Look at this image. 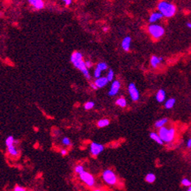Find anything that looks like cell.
Wrapping results in <instances>:
<instances>
[{"label":"cell","instance_id":"1","mask_svg":"<svg viewBox=\"0 0 191 191\" xmlns=\"http://www.w3.org/2000/svg\"><path fill=\"white\" fill-rule=\"evenodd\" d=\"M158 10L163 15V17L170 18L176 14V7L172 3L166 1H161L158 4Z\"/></svg>","mask_w":191,"mask_h":191},{"label":"cell","instance_id":"2","mask_svg":"<svg viewBox=\"0 0 191 191\" xmlns=\"http://www.w3.org/2000/svg\"><path fill=\"white\" fill-rule=\"evenodd\" d=\"M175 134H176V131H175L174 128H169L168 129L166 127H160L159 129V131H158V135L161 137V138L162 139V141L164 142H171L172 141H173L175 137Z\"/></svg>","mask_w":191,"mask_h":191},{"label":"cell","instance_id":"3","mask_svg":"<svg viewBox=\"0 0 191 191\" xmlns=\"http://www.w3.org/2000/svg\"><path fill=\"white\" fill-rule=\"evenodd\" d=\"M148 32L150 34V36L155 39H159L162 38L164 33H165V30L162 26L158 24H150L148 26Z\"/></svg>","mask_w":191,"mask_h":191},{"label":"cell","instance_id":"4","mask_svg":"<svg viewBox=\"0 0 191 191\" xmlns=\"http://www.w3.org/2000/svg\"><path fill=\"white\" fill-rule=\"evenodd\" d=\"M102 177L105 183H107L109 185H115L116 183V181H117V179H116V176H115V173L110 169L105 170L103 172Z\"/></svg>","mask_w":191,"mask_h":191},{"label":"cell","instance_id":"5","mask_svg":"<svg viewBox=\"0 0 191 191\" xmlns=\"http://www.w3.org/2000/svg\"><path fill=\"white\" fill-rule=\"evenodd\" d=\"M80 177L83 182H84L88 186H93L94 184V179L92 176V175H91L88 172H83L80 174Z\"/></svg>","mask_w":191,"mask_h":191},{"label":"cell","instance_id":"6","mask_svg":"<svg viewBox=\"0 0 191 191\" xmlns=\"http://www.w3.org/2000/svg\"><path fill=\"white\" fill-rule=\"evenodd\" d=\"M128 90H129V93L130 95L132 100L134 101H137L139 99V92L137 89H136V85H134V83H129V86H128Z\"/></svg>","mask_w":191,"mask_h":191},{"label":"cell","instance_id":"7","mask_svg":"<svg viewBox=\"0 0 191 191\" xmlns=\"http://www.w3.org/2000/svg\"><path fill=\"white\" fill-rule=\"evenodd\" d=\"M104 150V147L102 144H98L96 142H92L91 144V153L94 156H97L98 155Z\"/></svg>","mask_w":191,"mask_h":191},{"label":"cell","instance_id":"8","mask_svg":"<svg viewBox=\"0 0 191 191\" xmlns=\"http://www.w3.org/2000/svg\"><path fill=\"white\" fill-rule=\"evenodd\" d=\"M30 5L34 7L35 10H42L45 6L44 0H27Z\"/></svg>","mask_w":191,"mask_h":191},{"label":"cell","instance_id":"9","mask_svg":"<svg viewBox=\"0 0 191 191\" xmlns=\"http://www.w3.org/2000/svg\"><path fill=\"white\" fill-rule=\"evenodd\" d=\"M70 61L74 65V66L76 67L78 64L82 61V54L80 52L75 51L73 52L70 58Z\"/></svg>","mask_w":191,"mask_h":191},{"label":"cell","instance_id":"10","mask_svg":"<svg viewBox=\"0 0 191 191\" xmlns=\"http://www.w3.org/2000/svg\"><path fill=\"white\" fill-rule=\"evenodd\" d=\"M120 88V83L119 81H114L113 83L112 84V86H111V90L108 92V95L109 96H115L119 92Z\"/></svg>","mask_w":191,"mask_h":191},{"label":"cell","instance_id":"11","mask_svg":"<svg viewBox=\"0 0 191 191\" xmlns=\"http://www.w3.org/2000/svg\"><path fill=\"white\" fill-rule=\"evenodd\" d=\"M163 17V15L159 11L158 12H155L151 13V15L149 17V22L150 24H154L155 23L156 21H158L159 19H161Z\"/></svg>","mask_w":191,"mask_h":191},{"label":"cell","instance_id":"12","mask_svg":"<svg viewBox=\"0 0 191 191\" xmlns=\"http://www.w3.org/2000/svg\"><path fill=\"white\" fill-rule=\"evenodd\" d=\"M108 80L107 78H105V77H101V78H98L95 80L94 83H95V85L98 86V88H102L104 87L105 85H107Z\"/></svg>","mask_w":191,"mask_h":191},{"label":"cell","instance_id":"13","mask_svg":"<svg viewBox=\"0 0 191 191\" xmlns=\"http://www.w3.org/2000/svg\"><path fill=\"white\" fill-rule=\"evenodd\" d=\"M130 42H131V38H130V37H126L122 41V49L126 51H129Z\"/></svg>","mask_w":191,"mask_h":191},{"label":"cell","instance_id":"14","mask_svg":"<svg viewBox=\"0 0 191 191\" xmlns=\"http://www.w3.org/2000/svg\"><path fill=\"white\" fill-rule=\"evenodd\" d=\"M162 61V58H158L156 56H152L151 58H150V65L153 68H156L158 66V64H160L161 61Z\"/></svg>","mask_w":191,"mask_h":191},{"label":"cell","instance_id":"15","mask_svg":"<svg viewBox=\"0 0 191 191\" xmlns=\"http://www.w3.org/2000/svg\"><path fill=\"white\" fill-rule=\"evenodd\" d=\"M150 138H151L152 140H154L155 142H156L158 144H163V141L162 139L161 138V137L159 136V135H158V134H156V133L155 132H151L150 134Z\"/></svg>","mask_w":191,"mask_h":191},{"label":"cell","instance_id":"16","mask_svg":"<svg viewBox=\"0 0 191 191\" xmlns=\"http://www.w3.org/2000/svg\"><path fill=\"white\" fill-rule=\"evenodd\" d=\"M165 92L164 90H158V92H157V94H156V99H157V101L159 102V103H162L165 100Z\"/></svg>","mask_w":191,"mask_h":191},{"label":"cell","instance_id":"17","mask_svg":"<svg viewBox=\"0 0 191 191\" xmlns=\"http://www.w3.org/2000/svg\"><path fill=\"white\" fill-rule=\"evenodd\" d=\"M155 176L153 174V173H148L145 177V180L149 183H152L154 182L155 181Z\"/></svg>","mask_w":191,"mask_h":191},{"label":"cell","instance_id":"18","mask_svg":"<svg viewBox=\"0 0 191 191\" xmlns=\"http://www.w3.org/2000/svg\"><path fill=\"white\" fill-rule=\"evenodd\" d=\"M168 119L167 118H163V119H161V120H158L157 122L155 124V126L156 127H158V128H160V127H163L164 125L166 124V122H167Z\"/></svg>","mask_w":191,"mask_h":191},{"label":"cell","instance_id":"19","mask_svg":"<svg viewBox=\"0 0 191 191\" xmlns=\"http://www.w3.org/2000/svg\"><path fill=\"white\" fill-rule=\"evenodd\" d=\"M175 103H176V100H175V99H168L167 101L165 102V108H167V109L172 108V107L174 106Z\"/></svg>","mask_w":191,"mask_h":191},{"label":"cell","instance_id":"20","mask_svg":"<svg viewBox=\"0 0 191 191\" xmlns=\"http://www.w3.org/2000/svg\"><path fill=\"white\" fill-rule=\"evenodd\" d=\"M8 151L9 153L13 156H17L18 155V151H17V149H15V147L13 145H10V146H8Z\"/></svg>","mask_w":191,"mask_h":191},{"label":"cell","instance_id":"21","mask_svg":"<svg viewBox=\"0 0 191 191\" xmlns=\"http://www.w3.org/2000/svg\"><path fill=\"white\" fill-rule=\"evenodd\" d=\"M108 124H109V120H108V119H103V120H100L98 122V126L99 127H104Z\"/></svg>","mask_w":191,"mask_h":191},{"label":"cell","instance_id":"22","mask_svg":"<svg viewBox=\"0 0 191 191\" xmlns=\"http://www.w3.org/2000/svg\"><path fill=\"white\" fill-rule=\"evenodd\" d=\"M116 104L120 107H125L127 106V101L124 98H120L116 100Z\"/></svg>","mask_w":191,"mask_h":191},{"label":"cell","instance_id":"23","mask_svg":"<svg viewBox=\"0 0 191 191\" xmlns=\"http://www.w3.org/2000/svg\"><path fill=\"white\" fill-rule=\"evenodd\" d=\"M14 143V138L13 136H9L6 140V146H10V145H13Z\"/></svg>","mask_w":191,"mask_h":191},{"label":"cell","instance_id":"24","mask_svg":"<svg viewBox=\"0 0 191 191\" xmlns=\"http://www.w3.org/2000/svg\"><path fill=\"white\" fill-rule=\"evenodd\" d=\"M94 106V103L93 102H87L84 104V109L85 110H91V108H93Z\"/></svg>","mask_w":191,"mask_h":191},{"label":"cell","instance_id":"25","mask_svg":"<svg viewBox=\"0 0 191 191\" xmlns=\"http://www.w3.org/2000/svg\"><path fill=\"white\" fill-rule=\"evenodd\" d=\"M97 68L101 69V71H104L105 69H107V65L105 63H104V62H101V63H98Z\"/></svg>","mask_w":191,"mask_h":191},{"label":"cell","instance_id":"26","mask_svg":"<svg viewBox=\"0 0 191 191\" xmlns=\"http://www.w3.org/2000/svg\"><path fill=\"white\" fill-rule=\"evenodd\" d=\"M181 183L184 186H190L191 185V181L189 180L188 179H183L182 180Z\"/></svg>","mask_w":191,"mask_h":191},{"label":"cell","instance_id":"27","mask_svg":"<svg viewBox=\"0 0 191 191\" xmlns=\"http://www.w3.org/2000/svg\"><path fill=\"white\" fill-rule=\"evenodd\" d=\"M113 76H114V72H113L112 69H110L109 71H108V73L107 75V78L108 82H110V81H112V79H113Z\"/></svg>","mask_w":191,"mask_h":191},{"label":"cell","instance_id":"28","mask_svg":"<svg viewBox=\"0 0 191 191\" xmlns=\"http://www.w3.org/2000/svg\"><path fill=\"white\" fill-rule=\"evenodd\" d=\"M84 167L82 166V165H77L76 168H75V172H76V173H79V174H80L81 172H84Z\"/></svg>","mask_w":191,"mask_h":191},{"label":"cell","instance_id":"29","mask_svg":"<svg viewBox=\"0 0 191 191\" xmlns=\"http://www.w3.org/2000/svg\"><path fill=\"white\" fill-rule=\"evenodd\" d=\"M101 69H99L98 68H96L95 71H94V77L95 78H99L101 76Z\"/></svg>","mask_w":191,"mask_h":191},{"label":"cell","instance_id":"30","mask_svg":"<svg viewBox=\"0 0 191 191\" xmlns=\"http://www.w3.org/2000/svg\"><path fill=\"white\" fill-rule=\"evenodd\" d=\"M62 144H65V145H69L70 144V141L68 138H64L62 139Z\"/></svg>","mask_w":191,"mask_h":191},{"label":"cell","instance_id":"31","mask_svg":"<svg viewBox=\"0 0 191 191\" xmlns=\"http://www.w3.org/2000/svg\"><path fill=\"white\" fill-rule=\"evenodd\" d=\"M14 190L15 191H24L25 190V189H24V187H22V186H15Z\"/></svg>","mask_w":191,"mask_h":191},{"label":"cell","instance_id":"32","mask_svg":"<svg viewBox=\"0 0 191 191\" xmlns=\"http://www.w3.org/2000/svg\"><path fill=\"white\" fill-rule=\"evenodd\" d=\"M62 2L66 4V6H69L72 3V0H62Z\"/></svg>","mask_w":191,"mask_h":191},{"label":"cell","instance_id":"33","mask_svg":"<svg viewBox=\"0 0 191 191\" xmlns=\"http://www.w3.org/2000/svg\"><path fill=\"white\" fill-rule=\"evenodd\" d=\"M85 64H86V66H87V69H89V68H91V67L92 66V63H91L90 61H85Z\"/></svg>","mask_w":191,"mask_h":191},{"label":"cell","instance_id":"34","mask_svg":"<svg viewBox=\"0 0 191 191\" xmlns=\"http://www.w3.org/2000/svg\"><path fill=\"white\" fill-rule=\"evenodd\" d=\"M186 146L188 147V148H191V138H190L187 141V142H186Z\"/></svg>","mask_w":191,"mask_h":191},{"label":"cell","instance_id":"35","mask_svg":"<svg viewBox=\"0 0 191 191\" xmlns=\"http://www.w3.org/2000/svg\"><path fill=\"white\" fill-rule=\"evenodd\" d=\"M91 87L93 89V90H97V88H98V86L95 85V83H94V84H91Z\"/></svg>","mask_w":191,"mask_h":191},{"label":"cell","instance_id":"36","mask_svg":"<svg viewBox=\"0 0 191 191\" xmlns=\"http://www.w3.org/2000/svg\"><path fill=\"white\" fill-rule=\"evenodd\" d=\"M61 154H62V156H65V155L66 154V150H63V149H62V150H61Z\"/></svg>","mask_w":191,"mask_h":191},{"label":"cell","instance_id":"37","mask_svg":"<svg viewBox=\"0 0 191 191\" xmlns=\"http://www.w3.org/2000/svg\"><path fill=\"white\" fill-rule=\"evenodd\" d=\"M186 26H187L188 28L191 29V23H187V24H186Z\"/></svg>","mask_w":191,"mask_h":191},{"label":"cell","instance_id":"38","mask_svg":"<svg viewBox=\"0 0 191 191\" xmlns=\"http://www.w3.org/2000/svg\"><path fill=\"white\" fill-rule=\"evenodd\" d=\"M108 30V27H104V28H103V31H104V32H107Z\"/></svg>","mask_w":191,"mask_h":191},{"label":"cell","instance_id":"39","mask_svg":"<svg viewBox=\"0 0 191 191\" xmlns=\"http://www.w3.org/2000/svg\"><path fill=\"white\" fill-rule=\"evenodd\" d=\"M188 191H191V186H190V187H189V189L187 190Z\"/></svg>","mask_w":191,"mask_h":191}]
</instances>
